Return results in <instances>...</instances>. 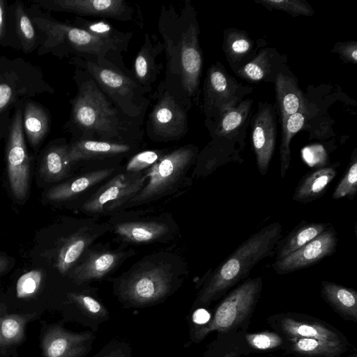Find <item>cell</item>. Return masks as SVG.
Returning <instances> with one entry per match:
<instances>
[{
	"label": "cell",
	"mask_w": 357,
	"mask_h": 357,
	"mask_svg": "<svg viewBox=\"0 0 357 357\" xmlns=\"http://www.w3.org/2000/svg\"><path fill=\"white\" fill-rule=\"evenodd\" d=\"M166 56L165 88L190 109L197 102L203 68L199 26L190 1L183 6H163L158 20Z\"/></svg>",
	"instance_id": "obj_1"
},
{
	"label": "cell",
	"mask_w": 357,
	"mask_h": 357,
	"mask_svg": "<svg viewBox=\"0 0 357 357\" xmlns=\"http://www.w3.org/2000/svg\"><path fill=\"white\" fill-rule=\"evenodd\" d=\"M77 82L78 91L72 100L73 123L82 132L83 138L98 136L103 141L124 143L139 130L136 119L126 116L114 106L94 79L85 71Z\"/></svg>",
	"instance_id": "obj_2"
},
{
	"label": "cell",
	"mask_w": 357,
	"mask_h": 357,
	"mask_svg": "<svg viewBox=\"0 0 357 357\" xmlns=\"http://www.w3.org/2000/svg\"><path fill=\"white\" fill-rule=\"evenodd\" d=\"M282 230L280 223L275 222L243 241L214 271L197 295L192 307L208 306L239 282L246 279L258 262L275 254L276 244L282 237Z\"/></svg>",
	"instance_id": "obj_3"
},
{
	"label": "cell",
	"mask_w": 357,
	"mask_h": 357,
	"mask_svg": "<svg viewBox=\"0 0 357 357\" xmlns=\"http://www.w3.org/2000/svg\"><path fill=\"white\" fill-rule=\"evenodd\" d=\"M73 61L86 72L100 90L128 117L142 119L149 100L147 93L131 73L125 71L105 59L76 56Z\"/></svg>",
	"instance_id": "obj_4"
},
{
	"label": "cell",
	"mask_w": 357,
	"mask_h": 357,
	"mask_svg": "<svg viewBox=\"0 0 357 357\" xmlns=\"http://www.w3.org/2000/svg\"><path fill=\"white\" fill-rule=\"evenodd\" d=\"M262 289L261 277L248 278L230 291L219 303L212 317L204 325L193 324L190 336L192 342L202 341L210 333L227 334L249 322Z\"/></svg>",
	"instance_id": "obj_5"
},
{
	"label": "cell",
	"mask_w": 357,
	"mask_h": 357,
	"mask_svg": "<svg viewBox=\"0 0 357 357\" xmlns=\"http://www.w3.org/2000/svg\"><path fill=\"white\" fill-rule=\"evenodd\" d=\"M52 91L36 66L22 59L0 57V116L30 97Z\"/></svg>",
	"instance_id": "obj_6"
},
{
	"label": "cell",
	"mask_w": 357,
	"mask_h": 357,
	"mask_svg": "<svg viewBox=\"0 0 357 357\" xmlns=\"http://www.w3.org/2000/svg\"><path fill=\"white\" fill-rule=\"evenodd\" d=\"M37 26L47 36L50 47L67 43L77 53L76 56L86 55L105 59L128 72L121 59L120 52L82 29L43 17L38 20Z\"/></svg>",
	"instance_id": "obj_7"
},
{
	"label": "cell",
	"mask_w": 357,
	"mask_h": 357,
	"mask_svg": "<svg viewBox=\"0 0 357 357\" xmlns=\"http://www.w3.org/2000/svg\"><path fill=\"white\" fill-rule=\"evenodd\" d=\"M173 288V276L160 266L132 273L119 287V300L127 307H149L164 301Z\"/></svg>",
	"instance_id": "obj_8"
},
{
	"label": "cell",
	"mask_w": 357,
	"mask_h": 357,
	"mask_svg": "<svg viewBox=\"0 0 357 357\" xmlns=\"http://www.w3.org/2000/svg\"><path fill=\"white\" fill-rule=\"evenodd\" d=\"M252 89L238 83L220 63L212 64L203 86V112L206 117L215 120L238 105Z\"/></svg>",
	"instance_id": "obj_9"
},
{
	"label": "cell",
	"mask_w": 357,
	"mask_h": 357,
	"mask_svg": "<svg viewBox=\"0 0 357 357\" xmlns=\"http://www.w3.org/2000/svg\"><path fill=\"white\" fill-rule=\"evenodd\" d=\"M194 146L186 145L163 154L147 170V184L132 198L131 202H145L167 192L179 180L195 156Z\"/></svg>",
	"instance_id": "obj_10"
},
{
	"label": "cell",
	"mask_w": 357,
	"mask_h": 357,
	"mask_svg": "<svg viewBox=\"0 0 357 357\" xmlns=\"http://www.w3.org/2000/svg\"><path fill=\"white\" fill-rule=\"evenodd\" d=\"M156 102L147 120V135L158 141H170L184 136L188 130L187 109L161 82Z\"/></svg>",
	"instance_id": "obj_11"
},
{
	"label": "cell",
	"mask_w": 357,
	"mask_h": 357,
	"mask_svg": "<svg viewBox=\"0 0 357 357\" xmlns=\"http://www.w3.org/2000/svg\"><path fill=\"white\" fill-rule=\"evenodd\" d=\"M8 177L11 191L17 199H24L28 192L30 162L22 124V110L15 108L8 129L6 149Z\"/></svg>",
	"instance_id": "obj_12"
},
{
	"label": "cell",
	"mask_w": 357,
	"mask_h": 357,
	"mask_svg": "<svg viewBox=\"0 0 357 357\" xmlns=\"http://www.w3.org/2000/svg\"><path fill=\"white\" fill-rule=\"evenodd\" d=\"M267 320L271 327L284 340L312 338L348 344L346 337L340 331L308 315L288 312L273 315Z\"/></svg>",
	"instance_id": "obj_13"
},
{
	"label": "cell",
	"mask_w": 357,
	"mask_h": 357,
	"mask_svg": "<svg viewBox=\"0 0 357 357\" xmlns=\"http://www.w3.org/2000/svg\"><path fill=\"white\" fill-rule=\"evenodd\" d=\"M146 178L141 172L119 174L100 188L83 208L91 213L115 209L134 197L144 186Z\"/></svg>",
	"instance_id": "obj_14"
},
{
	"label": "cell",
	"mask_w": 357,
	"mask_h": 357,
	"mask_svg": "<svg viewBox=\"0 0 357 357\" xmlns=\"http://www.w3.org/2000/svg\"><path fill=\"white\" fill-rule=\"evenodd\" d=\"M337 232L329 225L321 234L298 250L272 264L280 275L287 274L309 267L333 255L337 245Z\"/></svg>",
	"instance_id": "obj_15"
},
{
	"label": "cell",
	"mask_w": 357,
	"mask_h": 357,
	"mask_svg": "<svg viewBox=\"0 0 357 357\" xmlns=\"http://www.w3.org/2000/svg\"><path fill=\"white\" fill-rule=\"evenodd\" d=\"M275 107L259 102L258 111L252 117L251 142L257 168L262 176L268 172L275 151L276 142Z\"/></svg>",
	"instance_id": "obj_16"
},
{
	"label": "cell",
	"mask_w": 357,
	"mask_h": 357,
	"mask_svg": "<svg viewBox=\"0 0 357 357\" xmlns=\"http://www.w3.org/2000/svg\"><path fill=\"white\" fill-rule=\"evenodd\" d=\"M52 10L73 13L79 17L98 16L127 22L132 18L133 10L123 0H52L38 1Z\"/></svg>",
	"instance_id": "obj_17"
},
{
	"label": "cell",
	"mask_w": 357,
	"mask_h": 357,
	"mask_svg": "<svg viewBox=\"0 0 357 357\" xmlns=\"http://www.w3.org/2000/svg\"><path fill=\"white\" fill-rule=\"evenodd\" d=\"M94 339L91 331L72 333L54 326L43 337V354L45 357H83L90 351Z\"/></svg>",
	"instance_id": "obj_18"
},
{
	"label": "cell",
	"mask_w": 357,
	"mask_h": 357,
	"mask_svg": "<svg viewBox=\"0 0 357 357\" xmlns=\"http://www.w3.org/2000/svg\"><path fill=\"white\" fill-rule=\"evenodd\" d=\"M164 50V45L155 35L145 33L144 41L134 61L133 77L149 93L152 89L163 66L157 62V57Z\"/></svg>",
	"instance_id": "obj_19"
},
{
	"label": "cell",
	"mask_w": 357,
	"mask_h": 357,
	"mask_svg": "<svg viewBox=\"0 0 357 357\" xmlns=\"http://www.w3.org/2000/svg\"><path fill=\"white\" fill-rule=\"evenodd\" d=\"M274 81L282 124L290 115L305 110V98L296 79L280 72Z\"/></svg>",
	"instance_id": "obj_20"
},
{
	"label": "cell",
	"mask_w": 357,
	"mask_h": 357,
	"mask_svg": "<svg viewBox=\"0 0 357 357\" xmlns=\"http://www.w3.org/2000/svg\"><path fill=\"white\" fill-rule=\"evenodd\" d=\"M131 149L126 143L114 142L93 139H80L69 146L68 157L71 163L121 155Z\"/></svg>",
	"instance_id": "obj_21"
},
{
	"label": "cell",
	"mask_w": 357,
	"mask_h": 357,
	"mask_svg": "<svg viewBox=\"0 0 357 357\" xmlns=\"http://www.w3.org/2000/svg\"><path fill=\"white\" fill-rule=\"evenodd\" d=\"M122 256V253L109 251L91 253L75 268L72 278L77 284L100 279L116 267Z\"/></svg>",
	"instance_id": "obj_22"
},
{
	"label": "cell",
	"mask_w": 357,
	"mask_h": 357,
	"mask_svg": "<svg viewBox=\"0 0 357 357\" xmlns=\"http://www.w3.org/2000/svg\"><path fill=\"white\" fill-rule=\"evenodd\" d=\"M337 174L335 166L326 167L305 174L298 183L293 200L301 203H309L325 194Z\"/></svg>",
	"instance_id": "obj_23"
},
{
	"label": "cell",
	"mask_w": 357,
	"mask_h": 357,
	"mask_svg": "<svg viewBox=\"0 0 357 357\" xmlns=\"http://www.w3.org/2000/svg\"><path fill=\"white\" fill-rule=\"evenodd\" d=\"M284 340L282 349L296 357H340L348 347V344L312 338Z\"/></svg>",
	"instance_id": "obj_24"
},
{
	"label": "cell",
	"mask_w": 357,
	"mask_h": 357,
	"mask_svg": "<svg viewBox=\"0 0 357 357\" xmlns=\"http://www.w3.org/2000/svg\"><path fill=\"white\" fill-rule=\"evenodd\" d=\"M321 294L342 317L357 322V292L354 289L323 280Z\"/></svg>",
	"instance_id": "obj_25"
},
{
	"label": "cell",
	"mask_w": 357,
	"mask_h": 357,
	"mask_svg": "<svg viewBox=\"0 0 357 357\" xmlns=\"http://www.w3.org/2000/svg\"><path fill=\"white\" fill-rule=\"evenodd\" d=\"M329 225L328 223L302 220L285 237L278 241L275 261H280L298 250L321 234Z\"/></svg>",
	"instance_id": "obj_26"
},
{
	"label": "cell",
	"mask_w": 357,
	"mask_h": 357,
	"mask_svg": "<svg viewBox=\"0 0 357 357\" xmlns=\"http://www.w3.org/2000/svg\"><path fill=\"white\" fill-rule=\"evenodd\" d=\"M223 51L228 63L235 73L252 59L255 43L248 34L236 29H227L224 32ZM250 59V60H251Z\"/></svg>",
	"instance_id": "obj_27"
},
{
	"label": "cell",
	"mask_w": 357,
	"mask_h": 357,
	"mask_svg": "<svg viewBox=\"0 0 357 357\" xmlns=\"http://www.w3.org/2000/svg\"><path fill=\"white\" fill-rule=\"evenodd\" d=\"M22 124L30 144L36 146L45 137L50 129V118L43 107L28 100L22 110Z\"/></svg>",
	"instance_id": "obj_28"
},
{
	"label": "cell",
	"mask_w": 357,
	"mask_h": 357,
	"mask_svg": "<svg viewBox=\"0 0 357 357\" xmlns=\"http://www.w3.org/2000/svg\"><path fill=\"white\" fill-rule=\"evenodd\" d=\"M73 26L82 29L105 40L121 53L126 52L132 33L120 31L105 20H90L77 16Z\"/></svg>",
	"instance_id": "obj_29"
},
{
	"label": "cell",
	"mask_w": 357,
	"mask_h": 357,
	"mask_svg": "<svg viewBox=\"0 0 357 357\" xmlns=\"http://www.w3.org/2000/svg\"><path fill=\"white\" fill-rule=\"evenodd\" d=\"M113 168L98 169L86 173L50 189L47 197L53 201H62L79 194L109 176Z\"/></svg>",
	"instance_id": "obj_30"
},
{
	"label": "cell",
	"mask_w": 357,
	"mask_h": 357,
	"mask_svg": "<svg viewBox=\"0 0 357 357\" xmlns=\"http://www.w3.org/2000/svg\"><path fill=\"white\" fill-rule=\"evenodd\" d=\"M279 56L275 49H261L256 56L239 68L236 74L250 82L268 80L273 73L274 66H276V63H279Z\"/></svg>",
	"instance_id": "obj_31"
},
{
	"label": "cell",
	"mask_w": 357,
	"mask_h": 357,
	"mask_svg": "<svg viewBox=\"0 0 357 357\" xmlns=\"http://www.w3.org/2000/svg\"><path fill=\"white\" fill-rule=\"evenodd\" d=\"M168 231L166 225L155 222H126L118 224L115 231L124 240L148 243L162 236Z\"/></svg>",
	"instance_id": "obj_32"
},
{
	"label": "cell",
	"mask_w": 357,
	"mask_h": 357,
	"mask_svg": "<svg viewBox=\"0 0 357 357\" xmlns=\"http://www.w3.org/2000/svg\"><path fill=\"white\" fill-rule=\"evenodd\" d=\"M252 103V100L250 98L242 100L220 116L215 120L214 134L218 137H234L247 123Z\"/></svg>",
	"instance_id": "obj_33"
},
{
	"label": "cell",
	"mask_w": 357,
	"mask_h": 357,
	"mask_svg": "<svg viewBox=\"0 0 357 357\" xmlns=\"http://www.w3.org/2000/svg\"><path fill=\"white\" fill-rule=\"evenodd\" d=\"M69 146L56 145L50 147L43 157L40 172L44 178L55 181L63 178L72 164L68 157Z\"/></svg>",
	"instance_id": "obj_34"
},
{
	"label": "cell",
	"mask_w": 357,
	"mask_h": 357,
	"mask_svg": "<svg viewBox=\"0 0 357 357\" xmlns=\"http://www.w3.org/2000/svg\"><path fill=\"white\" fill-rule=\"evenodd\" d=\"M92 239L90 234L82 231L65 241L59 251L56 261V267L61 273L65 274L75 264Z\"/></svg>",
	"instance_id": "obj_35"
},
{
	"label": "cell",
	"mask_w": 357,
	"mask_h": 357,
	"mask_svg": "<svg viewBox=\"0 0 357 357\" xmlns=\"http://www.w3.org/2000/svg\"><path fill=\"white\" fill-rule=\"evenodd\" d=\"M299 111L290 115L282 123V137L280 146V175L285 176L291 161L290 142L293 137L303 128L305 121V112Z\"/></svg>",
	"instance_id": "obj_36"
},
{
	"label": "cell",
	"mask_w": 357,
	"mask_h": 357,
	"mask_svg": "<svg viewBox=\"0 0 357 357\" xmlns=\"http://www.w3.org/2000/svg\"><path fill=\"white\" fill-rule=\"evenodd\" d=\"M31 317V314H12L0 318V347L21 341L25 325Z\"/></svg>",
	"instance_id": "obj_37"
},
{
	"label": "cell",
	"mask_w": 357,
	"mask_h": 357,
	"mask_svg": "<svg viewBox=\"0 0 357 357\" xmlns=\"http://www.w3.org/2000/svg\"><path fill=\"white\" fill-rule=\"evenodd\" d=\"M15 28L24 52H31L36 46V34L33 23L25 12L23 3L17 1L15 6Z\"/></svg>",
	"instance_id": "obj_38"
},
{
	"label": "cell",
	"mask_w": 357,
	"mask_h": 357,
	"mask_svg": "<svg viewBox=\"0 0 357 357\" xmlns=\"http://www.w3.org/2000/svg\"><path fill=\"white\" fill-rule=\"evenodd\" d=\"M357 192V153L354 150L347 169L335 189L332 197L354 199Z\"/></svg>",
	"instance_id": "obj_39"
},
{
	"label": "cell",
	"mask_w": 357,
	"mask_h": 357,
	"mask_svg": "<svg viewBox=\"0 0 357 357\" xmlns=\"http://www.w3.org/2000/svg\"><path fill=\"white\" fill-rule=\"evenodd\" d=\"M68 297L89 318L100 321L108 319L107 309L93 296L82 293H70Z\"/></svg>",
	"instance_id": "obj_40"
},
{
	"label": "cell",
	"mask_w": 357,
	"mask_h": 357,
	"mask_svg": "<svg viewBox=\"0 0 357 357\" xmlns=\"http://www.w3.org/2000/svg\"><path fill=\"white\" fill-rule=\"evenodd\" d=\"M257 2L266 8L284 11L292 16H312L314 14L310 5L303 0H261Z\"/></svg>",
	"instance_id": "obj_41"
},
{
	"label": "cell",
	"mask_w": 357,
	"mask_h": 357,
	"mask_svg": "<svg viewBox=\"0 0 357 357\" xmlns=\"http://www.w3.org/2000/svg\"><path fill=\"white\" fill-rule=\"evenodd\" d=\"M245 339L248 344L257 350L267 351L276 348H282L284 339L276 332H261L247 333Z\"/></svg>",
	"instance_id": "obj_42"
},
{
	"label": "cell",
	"mask_w": 357,
	"mask_h": 357,
	"mask_svg": "<svg viewBox=\"0 0 357 357\" xmlns=\"http://www.w3.org/2000/svg\"><path fill=\"white\" fill-rule=\"evenodd\" d=\"M42 279L40 270H32L21 275L16 284L17 296L24 298L33 296L38 291Z\"/></svg>",
	"instance_id": "obj_43"
},
{
	"label": "cell",
	"mask_w": 357,
	"mask_h": 357,
	"mask_svg": "<svg viewBox=\"0 0 357 357\" xmlns=\"http://www.w3.org/2000/svg\"><path fill=\"white\" fill-rule=\"evenodd\" d=\"M161 151L147 150L135 155L128 162L126 171L128 173H139L151 167L162 155Z\"/></svg>",
	"instance_id": "obj_44"
},
{
	"label": "cell",
	"mask_w": 357,
	"mask_h": 357,
	"mask_svg": "<svg viewBox=\"0 0 357 357\" xmlns=\"http://www.w3.org/2000/svg\"><path fill=\"white\" fill-rule=\"evenodd\" d=\"M92 357H132L130 345L121 340H113Z\"/></svg>",
	"instance_id": "obj_45"
},
{
	"label": "cell",
	"mask_w": 357,
	"mask_h": 357,
	"mask_svg": "<svg viewBox=\"0 0 357 357\" xmlns=\"http://www.w3.org/2000/svg\"><path fill=\"white\" fill-rule=\"evenodd\" d=\"M332 52L339 54L347 62H357V43L355 41L337 43Z\"/></svg>",
	"instance_id": "obj_46"
},
{
	"label": "cell",
	"mask_w": 357,
	"mask_h": 357,
	"mask_svg": "<svg viewBox=\"0 0 357 357\" xmlns=\"http://www.w3.org/2000/svg\"><path fill=\"white\" fill-rule=\"evenodd\" d=\"M211 319V314L204 308H197L192 314L193 324L204 325Z\"/></svg>",
	"instance_id": "obj_47"
},
{
	"label": "cell",
	"mask_w": 357,
	"mask_h": 357,
	"mask_svg": "<svg viewBox=\"0 0 357 357\" xmlns=\"http://www.w3.org/2000/svg\"><path fill=\"white\" fill-rule=\"evenodd\" d=\"M5 2L0 0V43L4 40L5 37Z\"/></svg>",
	"instance_id": "obj_48"
},
{
	"label": "cell",
	"mask_w": 357,
	"mask_h": 357,
	"mask_svg": "<svg viewBox=\"0 0 357 357\" xmlns=\"http://www.w3.org/2000/svg\"><path fill=\"white\" fill-rule=\"evenodd\" d=\"M8 266V259L0 255V273L6 271Z\"/></svg>",
	"instance_id": "obj_49"
}]
</instances>
